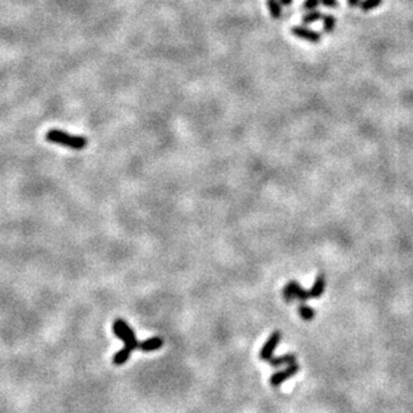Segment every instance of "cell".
I'll list each match as a JSON object with an SVG mask.
<instances>
[{"label":"cell","mask_w":413,"mask_h":413,"mask_svg":"<svg viewBox=\"0 0 413 413\" xmlns=\"http://www.w3.org/2000/svg\"><path fill=\"white\" fill-rule=\"evenodd\" d=\"M46 141L55 145H60L71 150H83L87 146V138L83 135H72L70 133L62 131V130H48L46 134Z\"/></svg>","instance_id":"obj_1"},{"label":"cell","mask_w":413,"mask_h":413,"mask_svg":"<svg viewBox=\"0 0 413 413\" xmlns=\"http://www.w3.org/2000/svg\"><path fill=\"white\" fill-rule=\"evenodd\" d=\"M113 330L114 334L119 337L122 341L125 342L126 347L131 348V349H135V348L139 347V342H138L135 334H134L133 329L130 328V325L126 321H123L122 318H118L115 320L113 324Z\"/></svg>","instance_id":"obj_2"},{"label":"cell","mask_w":413,"mask_h":413,"mask_svg":"<svg viewBox=\"0 0 413 413\" xmlns=\"http://www.w3.org/2000/svg\"><path fill=\"white\" fill-rule=\"evenodd\" d=\"M284 297L286 301H293V300H301V301H306L309 298H316L314 296L313 290H305L300 286V284H297L296 281H290L284 289Z\"/></svg>","instance_id":"obj_3"},{"label":"cell","mask_w":413,"mask_h":413,"mask_svg":"<svg viewBox=\"0 0 413 413\" xmlns=\"http://www.w3.org/2000/svg\"><path fill=\"white\" fill-rule=\"evenodd\" d=\"M280 332H273L270 337L267 338V341L265 342V345L262 347L261 352H259V359L265 360V361H269V360L273 357V352H274V349L277 348V345L280 344Z\"/></svg>","instance_id":"obj_4"},{"label":"cell","mask_w":413,"mask_h":413,"mask_svg":"<svg viewBox=\"0 0 413 413\" xmlns=\"http://www.w3.org/2000/svg\"><path fill=\"white\" fill-rule=\"evenodd\" d=\"M298 371H300V367L294 363V364H290V365H289L285 371L275 372L274 375L270 377L271 387H280V385L282 384L285 380H288V379L293 377V376L296 375Z\"/></svg>","instance_id":"obj_5"},{"label":"cell","mask_w":413,"mask_h":413,"mask_svg":"<svg viewBox=\"0 0 413 413\" xmlns=\"http://www.w3.org/2000/svg\"><path fill=\"white\" fill-rule=\"evenodd\" d=\"M292 32L293 35H296L298 38H302L305 39V40L312 43H318L320 42V39H321V35H320V33L314 32L312 29L304 28V27H293Z\"/></svg>","instance_id":"obj_6"},{"label":"cell","mask_w":413,"mask_h":413,"mask_svg":"<svg viewBox=\"0 0 413 413\" xmlns=\"http://www.w3.org/2000/svg\"><path fill=\"white\" fill-rule=\"evenodd\" d=\"M163 347V338L162 337H151L145 340L143 342H139V349L143 352H154L158 351L159 348Z\"/></svg>","instance_id":"obj_7"},{"label":"cell","mask_w":413,"mask_h":413,"mask_svg":"<svg viewBox=\"0 0 413 413\" xmlns=\"http://www.w3.org/2000/svg\"><path fill=\"white\" fill-rule=\"evenodd\" d=\"M131 352H133V349L129 347H126L123 349H121V351L118 352L117 355L114 356L113 357V364L114 365H117V367H119V365H123V364L127 363V360L130 359V355H131Z\"/></svg>","instance_id":"obj_8"},{"label":"cell","mask_w":413,"mask_h":413,"mask_svg":"<svg viewBox=\"0 0 413 413\" xmlns=\"http://www.w3.org/2000/svg\"><path fill=\"white\" fill-rule=\"evenodd\" d=\"M294 361H296V357H294V355H286V356H282V357H271L270 360H269V363H270V365H273V367H280V365H282V364H294Z\"/></svg>","instance_id":"obj_9"},{"label":"cell","mask_w":413,"mask_h":413,"mask_svg":"<svg viewBox=\"0 0 413 413\" xmlns=\"http://www.w3.org/2000/svg\"><path fill=\"white\" fill-rule=\"evenodd\" d=\"M298 312H300V316L302 317V320L305 321H312L314 318V310L312 308H309L305 304H301L300 308H298Z\"/></svg>","instance_id":"obj_10"},{"label":"cell","mask_w":413,"mask_h":413,"mask_svg":"<svg viewBox=\"0 0 413 413\" xmlns=\"http://www.w3.org/2000/svg\"><path fill=\"white\" fill-rule=\"evenodd\" d=\"M383 3V0H363L360 3V7L363 11H371L373 8H377Z\"/></svg>","instance_id":"obj_11"},{"label":"cell","mask_w":413,"mask_h":413,"mask_svg":"<svg viewBox=\"0 0 413 413\" xmlns=\"http://www.w3.org/2000/svg\"><path fill=\"white\" fill-rule=\"evenodd\" d=\"M267 5H269V9H270L271 16L280 17L281 8H280V3H278L277 0H267Z\"/></svg>","instance_id":"obj_12"},{"label":"cell","mask_w":413,"mask_h":413,"mask_svg":"<svg viewBox=\"0 0 413 413\" xmlns=\"http://www.w3.org/2000/svg\"><path fill=\"white\" fill-rule=\"evenodd\" d=\"M320 17H324L321 12H317V11H313V12H309L308 15H305L302 17V21L305 24H310V23H314V21L320 20Z\"/></svg>","instance_id":"obj_13"},{"label":"cell","mask_w":413,"mask_h":413,"mask_svg":"<svg viewBox=\"0 0 413 413\" xmlns=\"http://www.w3.org/2000/svg\"><path fill=\"white\" fill-rule=\"evenodd\" d=\"M334 24H336V20L332 15H326L324 16V29L326 32H332L334 28Z\"/></svg>","instance_id":"obj_14"},{"label":"cell","mask_w":413,"mask_h":413,"mask_svg":"<svg viewBox=\"0 0 413 413\" xmlns=\"http://www.w3.org/2000/svg\"><path fill=\"white\" fill-rule=\"evenodd\" d=\"M320 3H321L320 0H306L304 3V8L306 9V11H312V9L316 8Z\"/></svg>","instance_id":"obj_15"},{"label":"cell","mask_w":413,"mask_h":413,"mask_svg":"<svg viewBox=\"0 0 413 413\" xmlns=\"http://www.w3.org/2000/svg\"><path fill=\"white\" fill-rule=\"evenodd\" d=\"M320 1H321V4L326 5V7H336L338 4L337 0H320Z\"/></svg>","instance_id":"obj_16"},{"label":"cell","mask_w":413,"mask_h":413,"mask_svg":"<svg viewBox=\"0 0 413 413\" xmlns=\"http://www.w3.org/2000/svg\"><path fill=\"white\" fill-rule=\"evenodd\" d=\"M348 3L351 5H357L360 3V0H348Z\"/></svg>","instance_id":"obj_17"},{"label":"cell","mask_w":413,"mask_h":413,"mask_svg":"<svg viewBox=\"0 0 413 413\" xmlns=\"http://www.w3.org/2000/svg\"><path fill=\"white\" fill-rule=\"evenodd\" d=\"M292 1H293V0H280L281 4H290Z\"/></svg>","instance_id":"obj_18"}]
</instances>
